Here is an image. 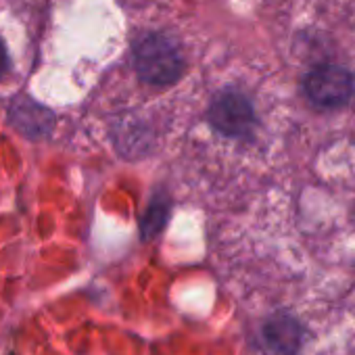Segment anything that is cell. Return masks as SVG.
Segmentation results:
<instances>
[{
    "instance_id": "obj_1",
    "label": "cell",
    "mask_w": 355,
    "mask_h": 355,
    "mask_svg": "<svg viewBox=\"0 0 355 355\" xmlns=\"http://www.w3.org/2000/svg\"><path fill=\"white\" fill-rule=\"evenodd\" d=\"M134 69L142 82L167 86L182 76L184 61L169 38L161 34H148L134 46Z\"/></svg>"
},
{
    "instance_id": "obj_2",
    "label": "cell",
    "mask_w": 355,
    "mask_h": 355,
    "mask_svg": "<svg viewBox=\"0 0 355 355\" xmlns=\"http://www.w3.org/2000/svg\"><path fill=\"white\" fill-rule=\"evenodd\" d=\"M303 90L313 105L336 109L351 101L353 76L338 65H320L305 76Z\"/></svg>"
},
{
    "instance_id": "obj_3",
    "label": "cell",
    "mask_w": 355,
    "mask_h": 355,
    "mask_svg": "<svg viewBox=\"0 0 355 355\" xmlns=\"http://www.w3.org/2000/svg\"><path fill=\"white\" fill-rule=\"evenodd\" d=\"M211 125L224 136H249L255 128V111L249 98L241 92H222L209 107Z\"/></svg>"
},
{
    "instance_id": "obj_4",
    "label": "cell",
    "mask_w": 355,
    "mask_h": 355,
    "mask_svg": "<svg viewBox=\"0 0 355 355\" xmlns=\"http://www.w3.org/2000/svg\"><path fill=\"white\" fill-rule=\"evenodd\" d=\"M263 336L276 355H299L303 345V328L299 320L286 311H278L263 324Z\"/></svg>"
},
{
    "instance_id": "obj_5",
    "label": "cell",
    "mask_w": 355,
    "mask_h": 355,
    "mask_svg": "<svg viewBox=\"0 0 355 355\" xmlns=\"http://www.w3.org/2000/svg\"><path fill=\"white\" fill-rule=\"evenodd\" d=\"M9 117H11V123L30 138L46 136L55 125V115L26 96L15 98V103L11 105Z\"/></svg>"
},
{
    "instance_id": "obj_6",
    "label": "cell",
    "mask_w": 355,
    "mask_h": 355,
    "mask_svg": "<svg viewBox=\"0 0 355 355\" xmlns=\"http://www.w3.org/2000/svg\"><path fill=\"white\" fill-rule=\"evenodd\" d=\"M167 214H169V201L163 197H155L140 222V232L142 239H153L155 234H159L167 222Z\"/></svg>"
},
{
    "instance_id": "obj_7",
    "label": "cell",
    "mask_w": 355,
    "mask_h": 355,
    "mask_svg": "<svg viewBox=\"0 0 355 355\" xmlns=\"http://www.w3.org/2000/svg\"><path fill=\"white\" fill-rule=\"evenodd\" d=\"M5 67H7V53H5V46L0 44V73L5 71Z\"/></svg>"
}]
</instances>
